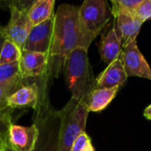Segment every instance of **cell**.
Listing matches in <instances>:
<instances>
[{
  "instance_id": "5bb4252c",
  "label": "cell",
  "mask_w": 151,
  "mask_h": 151,
  "mask_svg": "<svg viewBox=\"0 0 151 151\" xmlns=\"http://www.w3.org/2000/svg\"><path fill=\"white\" fill-rule=\"evenodd\" d=\"M122 51V41L115 26L104 34L99 44V53L101 60L108 65L119 59Z\"/></svg>"
},
{
  "instance_id": "3957f363",
  "label": "cell",
  "mask_w": 151,
  "mask_h": 151,
  "mask_svg": "<svg viewBox=\"0 0 151 151\" xmlns=\"http://www.w3.org/2000/svg\"><path fill=\"white\" fill-rule=\"evenodd\" d=\"M63 70L72 99L88 104L91 93L96 89V78L89 62L88 49L75 48L66 58Z\"/></svg>"
},
{
  "instance_id": "cb8c5ba5",
  "label": "cell",
  "mask_w": 151,
  "mask_h": 151,
  "mask_svg": "<svg viewBox=\"0 0 151 151\" xmlns=\"http://www.w3.org/2000/svg\"><path fill=\"white\" fill-rule=\"evenodd\" d=\"M38 0H13L12 3V6H14L16 8H18L19 10L21 11H25L27 12L29 11V9L31 8V6ZM10 7V8H11Z\"/></svg>"
},
{
  "instance_id": "8992f818",
  "label": "cell",
  "mask_w": 151,
  "mask_h": 151,
  "mask_svg": "<svg viewBox=\"0 0 151 151\" xmlns=\"http://www.w3.org/2000/svg\"><path fill=\"white\" fill-rule=\"evenodd\" d=\"M120 59L127 77H137L151 81V68L134 39L122 47Z\"/></svg>"
},
{
  "instance_id": "52a82bcc",
  "label": "cell",
  "mask_w": 151,
  "mask_h": 151,
  "mask_svg": "<svg viewBox=\"0 0 151 151\" xmlns=\"http://www.w3.org/2000/svg\"><path fill=\"white\" fill-rule=\"evenodd\" d=\"M10 20L8 23L3 27V33L6 39L14 43L21 51L27 36L33 27L27 12L19 10L12 6L10 9Z\"/></svg>"
},
{
  "instance_id": "ffe728a7",
  "label": "cell",
  "mask_w": 151,
  "mask_h": 151,
  "mask_svg": "<svg viewBox=\"0 0 151 151\" xmlns=\"http://www.w3.org/2000/svg\"><path fill=\"white\" fill-rule=\"evenodd\" d=\"M112 4L111 13L114 15L121 12H134L135 9L143 0H111Z\"/></svg>"
},
{
  "instance_id": "5b68a950",
  "label": "cell",
  "mask_w": 151,
  "mask_h": 151,
  "mask_svg": "<svg viewBox=\"0 0 151 151\" xmlns=\"http://www.w3.org/2000/svg\"><path fill=\"white\" fill-rule=\"evenodd\" d=\"M111 18L107 0H84L79 6V20L87 42L91 44Z\"/></svg>"
},
{
  "instance_id": "f546056e",
  "label": "cell",
  "mask_w": 151,
  "mask_h": 151,
  "mask_svg": "<svg viewBox=\"0 0 151 151\" xmlns=\"http://www.w3.org/2000/svg\"><path fill=\"white\" fill-rule=\"evenodd\" d=\"M83 151H95V149H94L93 144H92V142H91L87 145V147L84 149V150Z\"/></svg>"
},
{
  "instance_id": "44dd1931",
  "label": "cell",
  "mask_w": 151,
  "mask_h": 151,
  "mask_svg": "<svg viewBox=\"0 0 151 151\" xmlns=\"http://www.w3.org/2000/svg\"><path fill=\"white\" fill-rule=\"evenodd\" d=\"M13 109L6 104L0 106V136H7L9 127L12 124Z\"/></svg>"
},
{
  "instance_id": "277c9868",
  "label": "cell",
  "mask_w": 151,
  "mask_h": 151,
  "mask_svg": "<svg viewBox=\"0 0 151 151\" xmlns=\"http://www.w3.org/2000/svg\"><path fill=\"white\" fill-rule=\"evenodd\" d=\"M60 125V151H71L74 141L86 132V124L89 113L88 104L71 98L66 105L59 110Z\"/></svg>"
},
{
  "instance_id": "ba28073f",
  "label": "cell",
  "mask_w": 151,
  "mask_h": 151,
  "mask_svg": "<svg viewBox=\"0 0 151 151\" xmlns=\"http://www.w3.org/2000/svg\"><path fill=\"white\" fill-rule=\"evenodd\" d=\"M54 26V16L32 27L22 51L48 53L50 52Z\"/></svg>"
},
{
  "instance_id": "f1b7e54d",
  "label": "cell",
  "mask_w": 151,
  "mask_h": 151,
  "mask_svg": "<svg viewBox=\"0 0 151 151\" xmlns=\"http://www.w3.org/2000/svg\"><path fill=\"white\" fill-rule=\"evenodd\" d=\"M3 151H16L12 146H10V144L7 142V141H6V142H5V144H4V149H3Z\"/></svg>"
},
{
  "instance_id": "4316f807",
  "label": "cell",
  "mask_w": 151,
  "mask_h": 151,
  "mask_svg": "<svg viewBox=\"0 0 151 151\" xmlns=\"http://www.w3.org/2000/svg\"><path fill=\"white\" fill-rule=\"evenodd\" d=\"M143 115H144V117H145L147 119H151V104L150 105H149V106L145 109V110H144V112H143Z\"/></svg>"
},
{
  "instance_id": "83f0119b",
  "label": "cell",
  "mask_w": 151,
  "mask_h": 151,
  "mask_svg": "<svg viewBox=\"0 0 151 151\" xmlns=\"http://www.w3.org/2000/svg\"><path fill=\"white\" fill-rule=\"evenodd\" d=\"M6 138L7 136H0V151H3L4 144L6 142Z\"/></svg>"
},
{
  "instance_id": "8fae6325",
  "label": "cell",
  "mask_w": 151,
  "mask_h": 151,
  "mask_svg": "<svg viewBox=\"0 0 151 151\" xmlns=\"http://www.w3.org/2000/svg\"><path fill=\"white\" fill-rule=\"evenodd\" d=\"M113 16L115 18L114 26L121 38L122 47L136 39L143 22L133 12H121Z\"/></svg>"
},
{
  "instance_id": "484cf974",
  "label": "cell",
  "mask_w": 151,
  "mask_h": 151,
  "mask_svg": "<svg viewBox=\"0 0 151 151\" xmlns=\"http://www.w3.org/2000/svg\"><path fill=\"white\" fill-rule=\"evenodd\" d=\"M6 40L4 33H3V26L0 25V53H1V50H2V47L4 45V41Z\"/></svg>"
},
{
  "instance_id": "30bf717a",
  "label": "cell",
  "mask_w": 151,
  "mask_h": 151,
  "mask_svg": "<svg viewBox=\"0 0 151 151\" xmlns=\"http://www.w3.org/2000/svg\"><path fill=\"white\" fill-rule=\"evenodd\" d=\"M48 53L22 51L19 60L20 74L25 79L40 77L48 70Z\"/></svg>"
},
{
  "instance_id": "9a60e30c",
  "label": "cell",
  "mask_w": 151,
  "mask_h": 151,
  "mask_svg": "<svg viewBox=\"0 0 151 151\" xmlns=\"http://www.w3.org/2000/svg\"><path fill=\"white\" fill-rule=\"evenodd\" d=\"M119 90V88H96L88 102L89 112H99L105 109L116 97Z\"/></svg>"
},
{
  "instance_id": "7a4b0ae2",
  "label": "cell",
  "mask_w": 151,
  "mask_h": 151,
  "mask_svg": "<svg viewBox=\"0 0 151 151\" xmlns=\"http://www.w3.org/2000/svg\"><path fill=\"white\" fill-rule=\"evenodd\" d=\"M51 76L46 71L38 77L39 99L34 110V124L38 129V139L34 151H60V125L59 110L50 105L49 98V81Z\"/></svg>"
},
{
  "instance_id": "d6986e66",
  "label": "cell",
  "mask_w": 151,
  "mask_h": 151,
  "mask_svg": "<svg viewBox=\"0 0 151 151\" xmlns=\"http://www.w3.org/2000/svg\"><path fill=\"white\" fill-rule=\"evenodd\" d=\"M19 77H22L20 74L19 61L0 65V82L12 80Z\"/></svg>"
},
{
  "instance_id": "9c48e42d",
  "label": "cell",
  "mask_w": 151,
  "mask_h": 151,
  "mask_svg": "<svg viewBox=\"0 0 151 151\" xmlns=\"http://www.w3.org/2000/svg\"><path fill=\"white\" fill-rule=\"evenodd\" d=\"M38 139V129L33 123L29 126L12 124L6 141L16 151H34Z\"/></svg>"
},
{
  "instance_id": "7c38bea8",
  "label": "cell",
  "mask_w": 151,
  "mask_h": 151,
  "mask_svg": "<svg viewBox=\"0 0 151 151\" xmlns=\"http://www.w3.org/2000/svg\"><path fill=\"white\" fill-rule=\"evenodd\" d=\"M123 62L120 57L108 65V67L96 78V88H121L127 81Z\"/></svg>"
},
{
  "instance_id": "603a6c76",
  "label": "cell",
  "mask_w": 151,
  "mask_h": 151,
  "mask_svg": "<svg viewBox=\"0 0 151 151\" xmlns=\"http://www.w3.org/2000/svg\"><path fill=\"white\" fill-rule=\"evenodd\" d=\"M90 142V137L86 132H84L81 135H79L78 138L74 141L71 148V151H83Z\"/></svg>"
},
{
  "instance_id": "4fadbf2b",
  "label": "cell",
  "mask_w": 151,
  "mask_h": 151,
  "mask_svg": "<svg viewBox=\"0 0 151 151\" xmlns=\"http://www.w3.org/2000/svg\"><path fill=\"white\" fill-rule=\"evenodd\" d=\"M39 99V85L37 82L28 84L27 82L12 93L6 99V105L14 109L25 107H35L37 104Z\"/></svg>"
},
{
  "instance_id": "7402d4cb",
  "label": "cell",
  "mask_w": 151,
  "mask_h": 151,
  "mask_svg": "<svg viewBox=\"0 0 151 151\" xmlns=\"http://www.w3.org/2000/svg\"><path fill=\"white\" fill-rule=\"evenodd\" d=\"M135 16L142 22L151 19V0H143L142 4L135 9Z\"/></svg>"
},
{
  "instance_id": "ac0fdd59",
  "label": "cell",
  "mask_w": 151,
  "mask_h": 151,
  "mask_svg": "<svg viewBox=\"0 0 151 151\" xmlns=\"http://www.w3.org/2000/svg\"><path fill=\"white\" fill-rule=\"evenodd\" d=\"M26 83L27 79L23 78L22 77H19L8 81L0 82V106L6 104V99Z\"/></svg>"
},
{
  "instance_id": "d4e9b609",
  "label": "cell",
  "mask_w": 151,
  "mask_h": 151,
  "mask_svg": "<svg viewBox=\"0 0 151 151\" xmlns=\"http://www.w3.org/2000/svg\"><path fill=\"white\" fill-rule=\"evenodd\" d=\"M13 0H0V9L1 10H6L10 9Z\"/></svg>"
},
{
  "instance_id": "6da1fadb",
  "label": "cell",
  "mask_w": 151,
  "mask_h": 151,
  "mask_svg": "<svg viewBox=\"0 0 151 151\" xmlns=\"http://www.w3.org/2000/svg\"><path fill=\"white\" fill-rule=\"evenodd\" d=\"M79 20V6L62 4L54 14L51 44L49 52L48 71L51 77H58L64 69L68 55L78 47L88 49Z\"/></svg>"
},
{
  "instance_id": "2e32d148",
  "label": "cell",
  "mask_w": 151,
  "mask_h": 151,
  "mask_svg": "<svg viewBox=\"0 0 151 151\" xmlns=\"http://www.w3.org/2000/svg\"><path fill=\"white\" fill-rule=\"evenodd\" d=\"M56 0H38L29 9L27 14L33 26L42 23L54 16Z\"/></svg>"
},
{
  "instance_id": "e0dca14e",
  "label": "cell",
  "mask_w": 151,
  "mask_h": 151,
  "mask_svg": "<svg viewBox=\"0 0 151 151\" xmlns=\"http://www.w3.org/2000/svg\"><path fill=\"white\" fill-rule=\"evenodd\" d=\"M21 50L12 41L6 39L0 53V65L19 61L21 57Z\"/></svg>"
}]
</instances>
